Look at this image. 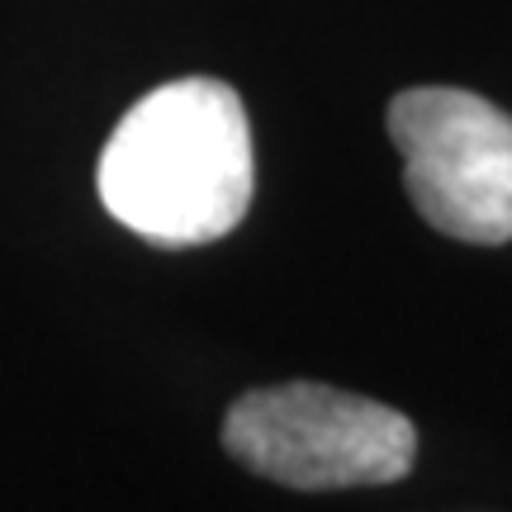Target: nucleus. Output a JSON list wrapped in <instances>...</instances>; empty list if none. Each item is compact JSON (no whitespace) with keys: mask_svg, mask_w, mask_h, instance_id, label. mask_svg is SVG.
Wrapping results in <instances>:
<instances>
[{"mask_svg":"<svg viewBox=\"0 0 512 512\" xmlns=\"http://www.w3.org/2000/svg\"><path fill=\"white\" fill-rule=\"evenodd\" d=\"M408 200L437 233L475 247L512 238V114L475 91L413 86L389 100Z\"/></svg>","mask_w":512,"mask_h":512,"instance_id":"obj_3","label":"nucleus"},{"mask_svg":"<svg viewBox=\"0 0 512 512\" xmlns=\"http://www.w3.org/2000/svg\"><path fill=\"white\" fill-rule=\"evenodd\" d=\"M252 124L214 76L166 81L119 119L100 152V200L157 247L228 238L252 209Z\"/></svg>","mask_w":512,"mask_h":512,"instance_id":"obj_1","label":"nucleus"},{"mask_svg":"<svg viewBox=\"0 0 512 512\" xmlns=\"http://www.w3.org/2000/svg\"><path fill=\"white\" fill-rule=\"evenodd\" d=\"M223 446L252 475L318 494L403 479L418 460V427L399 408L332 384H275L228 408Z\"/></svg>","mask_w":512,"mask_h":512,"instance_id":"obj_2","label":"nucleus"}]
</instances>
